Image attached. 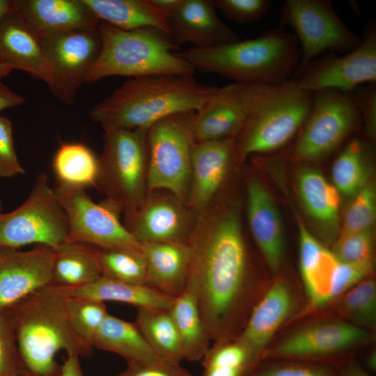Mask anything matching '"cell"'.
Instances as JSON below:
<instances>
[{
	"instance_id": "6da1fadb",
	"label": "cell",
	"mask_w": 376,
	"mask_h": 376,
	"mask_svg": "<svg viewBox=\"0 0 376 376\" xmlns=\"http://www.w3.org/2000/svg\"><path fill=\"white\" fill-rule=\"evenodd\" d=\"M188 244L187 285L196 294L210 338L235 340L267 288L252 273L237 207L211 203L197 214Z\"/></svg>"
},
{
	"instance_id": "7a4b0ae2",
	"label": "cell",
	"mask_w": 376,
	"mask_h": 376,
	"mask_svg": "<svg viewBox=\"0 0 376 376\" xmlns=\"http://www.w3.org/2000/svg\"><path fill=\"white\" fill-rule=\"evenodd\" d=\"M217 88L191 75L130 78L93 106L89 115L103 129H148L169 116L197 111Z\"/></svg>"
},
{
	"instance_id": "3957f363",
	"label": "cell",
	"mask_w": 376,
	"mask_h": 376,
	"mask_svg": "<svg viewBox=\"0 0 376 376\" xmlns=\"http://www.w3.org/2000/svg\"><path fill=\"white\" fill-rule=\"evenodd\" d=\"M70 288L49 284L6 311L12 320L25 370L39 376H60L56 354L87 357L93 346L73 329L66 301Z\"/></svg>"
},
{
	"instance_id": "277c9868",
	"label": "cell",
	"mask_w": 376,
	"mask_h": 376,
	"mask_svg": "<svg viewBox=\"0 0 376 376\" xmlns=\"http://www.w3.org/2000/svg\"><path fill=\"white\" fill-rule=\"evenodd\" d=\"M178 54L194 70L219 75L235 83L271 86L290 81L301 56L295 34L281 28L265 31L256 38L191 47Z\"/></svg>"
},
{
	"instance_id": "5b68a950",
	"label": "cell",
	"mask_w": 376,
	"mask_h": 376,
	"mask_svg": "<svg viewBox=\"0 0 376 376\" xmlns=\"http://www.w3.org/2000/svg\"><path fill=\"white\" fill-rule=\"evenodd\" d=\"M101 49L85 82L120 76L136 78L152 75H191V65L178 53V46L152 28L124 30L99 24Z\"/></svg>"
},
{
	"instance_id": "8992f818",
	"label": "cell",
	"mask_w": 376,
	"mask_h": 376,
	"mask_svg": "<svg viewBox=\"0 0 376 376\" xmlns=\"http://www.w3.org/2000/svg\"><path fill=\"white\" fill-rule=\"evenodd\" d=\"M148 129H104L97 185L129 219L148 193Z\"/></svg>"
},
{
	"instance_id": "52a82bcc",
	"label": "cell",
	"mask_w": 376,
	"mask_h": 376,
	"mask_svg": "<svg viewBox=\"0 0 376 376\" xmlns=\"http://www.w3.org/2000/svg\"><path fill=\"white\" fill-rule=\"evenodd\" d=\"M373 334L335 314L313 317L271 343L261 361L299 360L340 367L353 351L373 340Z\"/></svg>"
},
{
	"instance_id": "ba28073f",
	"label": "cell",
	"mask_w": 376,
	"mask_h": 376,
	"mask_svg": "<svg viewBox=\"0 0 376 376\" xmlns=\"http://www.w3.org/2000/svg\"><path fill=\"white\" fill-rule=\"evenodd\" d=\"M312 93L295 81L276 86L251 114L235 138L236 158L276 151L299 132L308 114Z\"/></svg>"
},
{
	"instance_id": "9c48e42d",
	"label": "cell",
	"mask_w": 376,
	"mask_h": 376,
	"mask_svg": "<svg viewBox=\"0 0 376 376\" xmlns=\"http://www.w3.org/2000/svg\"><path fill=\"white\" fill-rule=\"evenodd\" d=\"M196 111L165 117L148 130V191L171 192L187 204Z\"/></svg>"
},
{
	"instance_id": "30bf717a",
	"label": "cell",
	"mask_w": 376,
	"mask_h": 376,
	"mask_svg": "<svg viewBox=\"0 0 376 376\" xmlns=\"http://www.w3.org/2000/svg\"><path fill=\"white\" fill-rule=\"evenodd\" d=\"M68 233L66 214L43 173L19 207L0 212V248L17 249L36 244L56 251L65 243Z\"/></svg>"
},
{
	"instance_id": "8fae6325",
	"label": "cell",
	"mask_w": 376,
	"mask_h": 376,
	"mask_svg": "<svg viewBox=\"0 0 376 376\" xmlns=\"http://www.w3.org/2000/svg\"><path fill=\"white\" fill-rule=\"evenodd\" d=\"M286 26L293 29L301 45L297 76L322 52L345 54L361 40L343 23L329 0L285 1L280 10L279 28Z\"/></svg>"
},
{
	"instance_id": "7c38bea8",
	"label": "cell",
	"mask_w": 376,
	"mask_h": 376,
	"mask_svg": "<svg viewBox=\"0 0 376 376\" xmlns=\"http://www.w3.org/2000/svg\"><path fill=\"white\" fill-rule=\"evenodd\" d=\"M360 119L352 93L334 90L313 93L292 156L299 161H315L328 155L352 132Z\"/></svg>"
},
{
	"instance_id": "4fadbf2b",
	"label": "cell",
	"mask_w": 376,
	"mask_h": 376,
	"mask_svg": "<svg viewBox=\"0 0 376 376\" xmlns=\"http://www.w3.org/2000/svg\"><path fill=\"white\" fill-rule=\"evenodd\" d=\"M56 196L68 221L65 242H81L99 249H141L134 236L120 221L119 206L106 198L94 202L84 189L57 184Z\"/></svg>"
},
{
	"instance_id": "5bb4252c",
	"label": "cell",
	"mask_w": 376,
	"mask_h": 376,
	"mask_svg": "<svg viewBox=\"0 0 376 376\" xmlns=\"http://www.w3.org/2000/svg\"><path fill=\"white\" fill-rule=\"evenodd\" d=\"M51 72L50 91L65 104L77 92L101 49L99 24L41 38Z\"/></svg>"
},
{
	"instance_id": "9a60e30c",
	"label": "cell",
	"mask_w": 376,
	"mask_h": 376,
	"mask_svg": "<svg viewBox=\"0 0 376 376\" xmlns=\"http://www.w3.org/2000/svg\"><path fill=\"white\" fill-rule=\"evenodd\" d=\"M298 77V86L311 93L323 90L352 93L362 85L376 83L375 24L368 26L357 47L339 56L314 60Z\"/></svg>"
},
{
	"instance_id": "2e32d148",
	"label": "cell",
	"mask_w": 376,
	"mask_h": 376,
	"mask_svg": "<svg viewBox=\"0 0 376 376\" xmlns=\"http://www.w3.org/2000/svg\"><path fill=\"white\" fill-rule=\"evenodd\" d=\"M276 86L234 82L218 87L195 112V142L236 138L251 114Z\"/></svg>"
},
{
	"instance_id": "e0dca14e",
	"label": "cell",
	"mask_w": 376,
	"mask_h": 376,
	"mask_svg": "<svg viewBox=\"0 0 376 376\" xmlns=\"http://www.w3.org/2000/svg\"><path fill=\"white\" fill-rule=\"evenodd\" d=\"M197 215L171 192L148 191L143 201L125 221L139 243L188 242Z\"/></svg>"
},
{
	"instance_id": "ac0fdd59",
	"label": "cell",
	"mask_w": 376,
	"mask_h": 376,
	"mask_svg": "<svg viewBox=\"0 0 376 376\" xmlns=\"http://www.w3.org/2000/svg\"><path fill=\"white\" fill-rule=\"evenodd\" d=\"M296 288L287 279H275L256 303L237 339L258 363L279 329L302 309Z\"/></svg>"
},
{
	"instance_id": "d6986e66",
	"label": "cell",
	"mask_w": 376,
	"mask_h": 376,
	"mask_svg": "<svg viewBox=\"0 0 376 376\" xmlns=\"http://www.w3.org/2000/svg\"><path fill=\"white\" fill-rule=\"evenodd\" d=\"M54 258L55 251L45 245L28 251L0 248V311L52 284Z\"/></svg>"
},
{
	"instance_id": "ffe728a7",
	"label": "cell",
	"mask_w": 376,
	"mask_h": 376,
	"mask_svg": "<svg viewBox=\"0 0 376 376\" xmlns=\"http://www.w3.org/2000/svg\"><path fill=\"white\" fill-rule=\"evenodd\" d=\"M235 158V138L194 142L187 205L196 215L214 201Z\"/></svg>"
},
{
	"instance_id": "44dd1931",
	"label": "cell",
	"mask_w": 376,
	"mask_h": 376,
	"mask_svg": "<svg viewBox=\"0 0 376 376\" xmlns=\"http://www.w3.org/2000/svg\"><path fill=\"white\" fill-rule=\"evenodd\" d=\"M168 22L171 40L177 46L187 43L207 48L238 39L217 16L212 0H181Z\"/></svg>"
},
{
	"instance_id": "7402d4cb",
	"label": "cell",
	"mask_w": 376,
	"mask_h": 376,
	"mask_svg": "<svg viewBox=\"0 0 376 376\" xmlns=\"http://www.w3.org/2000/svg\"><path fill=\"white\" fill-rule=\"evenodd\" d=\"M299 267L307 302L295 319L328 306V299L338 260L306 228L297 217Z\"/></svg>"
},
{
	"instance_id": "603a6c76",
	"label": "cell",
	"mask_w": 376,
	"mask_h": 376,
	"mask_svg": "<svg viewBox=\"0 0 376 376\" xmlns=\"http://www.w3.org/2000/svg\"><path fill=\"white\" fill-rule=\"evenodd\" d=\"M247 218L252 237L273 272L281 267L284 234L276 205L264 184L255 178L247 182Z\"/></svg>"
},
{
	"instance_id": "cb8c5ba5",
	"label": "cell",
	"mask_w": 376,
	"mask_h": 376,
	"mask_svg": "<svg viewBox=\"0 0 376 376\" xmlns=\"http://www.w3.org/2000/svg\"><path fill=\"white\" fill-rule=\"evenodd\" d=\"M0 63L50 83L42 40L15 10L0 20Z\"/></svg>"
},
{
	"instance_id": "d4e9b609",
	"label": "cell",
	"mask_w": 376,
	"mask_h": 376,
	"mask_svg": "<svg viewBox=\"0 0 376 376\" xmlns=\"http://www.w3.org/2000/svg\"><path fill=\"white\" fill-rule=\"evenodd\" d=\"M13 6L40 38L100 22L84 0H13Z\"/></svg>"
},
{
	"instance_id": "484cf974",
	"label": "cell",
	"mask_w": 376,
	"mask_h": 376,
	"mask_svg": "<svg viewBox=\"0 0 376 376\" xmlns=\"http://www.w3.org/2000/svg\"><path fill=\"white\" fill-rule=\"evenodd\" d=\"M146 260V285L176 297L185 289L191 251L188 242L141 243Z\"/></svg>"
},
{
	"instance_id": "4316f807",
	"label": "cell",
	"mask_w": 376,
	"mask_h": 376,
	"mask_svg": "<svg viewBox=\"0 0 376 376\" xmlns=\"http://www.w3.org/2000/svg\"><path fill=\"white\" fill-rule=\"evenodd\" d=\"M302 205L326 243L338 237L340 230V194L317 169L305 167L297 178Z\"/></svg>"
},
{
	"instance_id": "83f0119b",
	"label": "cell",
	"mask_w": 376,
	"mask_h": 376,
	"mask_svg": "<svg viewBox=\"0 0 376 376\" xmlns=\"http://www.w3.org/2000/svg\"><path fill=\"white\" fill-rule=\"evenodd\" d=\"M102 22L124 30L152 28L170 39L168 19L150 0H84Z\"/></svg>"
},
{
	"instance_id": "f1b7e54d",
	"label": "cell",
	"mask_w": 376,
	"mask_h": 376,
	"mask_svg": "<svg viewBox=\"0 0 376 376\" xmlns=\"http://www.w3.org/2000/svg\"><path fill=\"white\" fill-rule=\"evenodd\" d=\"M92 345L120 355L127 364L160 361L134 322L126 321L109 313L95 333Z\"/></svg>"
},
{
	"instance_id": "f546056e",
	"label": "cell",
	"mask_w": 376,
	"mask_h": 376,
	"mask_svg": "<svg viewBox=\"0 0 376 376\" xmlns=\"http://www.w3.org/2000/svg\"><path fill=\"white\" fill-rule=\"evenodd\" d=\"M98 248L81 242H65L55 251L52 283L79 288L102 277Z\"/></svg>"
},
{
	"instance_id": "4dcf8cb0",
	"label": "cell",
	"mask_w": 376,
	"mask_h": 376,
	"mask_svg": "<svg viewBox=\"0 0 376 376\" xmlns=\"http://www.w3.org/2000/svg\"><path fill=\"white\" fill-rule=\"evenodd\" d=\"M72 295L100 301H118L137 308L169 310L175 297L162 293L147 285L124 283L102 276L82 288L72 289Z\"/></svg>"
},
{
	"instance_id": "1f68e13d",
	"label": "cell",
	"mask_w": 376,
	"mask_h": 376,
	"mask_svg": "<svg viewBox=\"0 0 376 376\" xmlns=\"http://www.w3.org/2000/svg\"><path fill=\"white\" fill-rule=\"evenodd\" d=\"M177 328L184 359L201 361L209 347L210 338L206 330L194 290L187 285L169 308Z\"/></svg>"
},
{
	"instance_id": "d6a6232c",
	"label": "cell",
	"mask_w": 376,
	"mask_h": 376,
	"mask_svg": "<svg viewBox=\"0 0 376 376\" xmlns=\"http://www.w3.org/2000/svg\"><path fill=\"white\" fill-rule=\"evenodd\" d=\"M137 310L134 322L156 356L162 361L180 364L183 350L169 309Z\"/></svg>"
},
{
	"instance_id": "836d02e7",
	"label": "cell",
	"mask_w": 376,
	"mask_h": 376,
	"mask_svg": "<svg viewBox=\"0 0 376 376\" xmlns=\"http://www.w3.org/2000/svg\"><path fill=\"white\" fill-rule=\"evenodd\" d=\"M57 184L84 189L97 184L99 158L85 144L62 142L52 160Z\"/></svg>"
},
{
	"instance_id": "e575fe53",
	"label": "cell",
	"mask_w": 376,
	"mask_h": 376,
	"mask_svg": "<svg viewBox=\"0 0 376 376\" xmlns=\"http://www.w3.org/2000/svg\"><path fill=\"white\" fill-rule=\"evenodd\" d=\"M359 138L350 140L336 158L331 168L333 185L341 194L354 196L368 183L369 150Z\"/></svg>"
},
{
	"instance_id": "d590c367",
	"label": "cell",
	"mask_w": 376,
	"mask_h": 376,
	"mask_svg": "<svg viewBox=\"0 0 376 376\" xmlns=\"http://www.w3.org/2000/svg\"><path fill=\"white\" fill-rule=\"evenodd\" d=\"M330 307L335 315L359 328L373 333L376 328V283L368 277L334 300Z\"/></svg>"
},
{
	"instance_id": "8d00e7d4",
	"label": "cell",
	"mask_w": 376,
	"mask_h": 376,
	"mask_svg": "<svg viewBox=\"0 0 376 376\" xmlns=\"http://www.w3.org/2000/svg\"><path fill=\"white\" fill-rule=\"evenodd\" d=\"M98 260L102 276L146 285V260L141 248H98Z\"/></svg>"
},
{
	"instance_id": "74e56055",
	"label": "cell",
	"mask_w": 376,
	"mask_h": 376,
	"mask_svg": "<svg viewBox=\"0 0 376 376\" xmlns=\"http://www.w3.org/2000/svg\"><path fill=\"white\" fill-rule=\"evenodd\" d=\"M66 307L75 331L92 345L95 333L109 314L104 302L71 295L67 299Z\"/></svg>"
},
{
	"instance_id": "f35d334b",
	"label": "cell",
	"mask_w": 376,
	"mask_h": 376,
	"mask_svg": "<svg viewBox=\"0 0 376 376\" xmlns=\"http://www.w3.org/2000/svg\"><path fill=\"white\" fill-rule=\"evenodd\" d=\"M375 219L376 190L375 185L370 183L354 196L340 225L337 238L373 229Z\"/></svg>"
},
{
	"instance_id": "ab89813d",
	"label": "cell",
	"mask_w": 376,
	"mask_h": 376,
	"mask_svg": "<svg viewBox=\"0 0 376 376\" xmlns=\"http://www.w3.org/2000/svg\"><path fill=\"white\" fill-rule=\"evenodd\" d=\"M251 376H338V369L312 361L265 359L257 364Z\"/></svg>"
},
{
	"instance_id": "60d3db41",
	"label": "cell",
	"mask_w": 376,
	"mask_h": 376,
	"mask_svg": "<svg viewBox=\"0 0 376 376\" xmlns=\"http://www.w3.org/2000/svg\"><path fill=\"white\" fill-rule=\"evenodd\" d=\"M332 251L340 262L355 264L374 263L373 230L337 238Z\"/></svg>"
},
{
	"instance_id": "b9f144b4",
	"label": "cell",
	"mask_w": 376,
	"mask_h": 376,
	"mask_svg": "<svg viewBox=\"0 0 376 376\" xmlns=\"http://www.w3.org/2000/svg\"><path fill=\"white\" fill-rule=\"evenodd\" d=\"M24 370L10 317L0 311V376H20Z\"/></svg>"
},
{
	"instance_id": "7bdbcfd3",
	"label": "cell",
	"mask_w": 376,
	"mask_h": 376,
	"mask_svg": "<svg viewBox=\"0 0 376 376\" xmlns=\"http://www.w3.org/2000/svg\"><path fill=\"white\" fill-rule=\"evenodd\" d=\"M228 19L240 24H248L262 19L269 10V0H212Z\"/></svg>"
},
{
	"instance_id": "ee69618b",
	"label": "cell",
	"mask_w": 376,
	"mask_h": 376,
	"mask_svg": "<svg viewBox=\"0 0 376 376\" xmlns=\"http://www.w3.org/2000/svg\"><path fill=\"white\" fill-rule=\"evenodd\" d=\"M374 263H348L338 260L328 299V306L363 279L373 276Z\"/></svg>"
},
{
	"instance_id": "f6af8a7d",
	"label": "cell",
	"mask_w": 376,
	"mask_h": 376,
	"mask_svg": "<svg viewBox=\"0 0 376 376\" xmlns=\"http://www.w3.org/2000/svg\"><path fill=\"white\" fill-rule=\"evenodd\" d=\"M24 173L16 155L12 123L8 118L0 116V177L10 178Z\"/></svg>"
},
{
	"instance_id": "bcb514c9",
	"label": "cell",
	"mask_w": 376,
	"mask_h": 376,
	"mask_svg": "<svg viewBox=\"0 0 376 376\" xmlns=\"http://www.w3.org/2000/svg\"><path fill=\"white\" fill-rule=\"evenodd\" d=\"M363 119L366 134L373 141L376 133V83L362 85L352 93Z\"/></svg>"
},
{
	"instance_id": "7dc6e473",
	"label": "cell",
	"mask_w": 376,
	"mask_h": 376,
	"mask_svg": "<svg viewBox=\"0 0 376 376\" xmlns=\"http://www.w3.org/2000/svg\"><path fill=\"white\" fill-rule=\"evenodd\" d=\"M114 376H194L180 364L164 361L127 364L126 369Z\"/></svg>"
},
{
	"instance_id": "c3c4849f",
	"label": "cell",
	"mask_w": 376,
	"mask_h": 376,
	"mask_svg": "<svg viewBox=\"0 0 376 376\" xmlns=\"http://www.w3.org/2000/svg\"><path fill=\"white\" fill-rule=\"evenodd\" d=\"M24 102L23 96L10 90L0 80V111L6 109L20 106Z\"/></svg>"
},
{
	"instance_id": "681fc988",
	"label": "cell",
	"mask_w": 376,
	"mask_h": 376,
	"mask_svg": "<svg viewBox=\"0 0 376 376\" xmlns=\"http://www.w3.org/2000/svg\"><path fill=\"white\" fill-rule=\"evenodd\" d=\"M78 355H68L61 367L60 376H84Z\"/></svg>"
},
{
	"instance_id": "f907efd6",
	"label": "cell",
	"mask_w": 376,
	"mask_h": 376,
	"mask_svg": "<svg viewBox=\"0 0 376 376\" xmlns=\"http://www.w3.org/2000/svg\"><path fill=\"white\" fill-rule=\"evenodd\" d=\"M338 376H371L354 358L342 364L338 369Z\"/></svg>"
},
{
	"instance_id": "816d5d0a",
	"label": "cell",
	"mask_w": 376,
	"mask_h": 376,
	"mask_svg": "<svg viewBox=\"0 0 376 376\" xmlns=\"http://www.w3.org/2000/svg\"><path fill=\"white\" fill-rule=\"evenodd\" d=\"M154 6L168 19L169 15L177 8L181 0H150Z\"/></svg>"
},
{
	"instance_id": "f5cc1de1",
	"label": "cell",
	"mask_w": 376,
	"mask_h": 376,
	"mask_svg": "<svg viewBox=\"0 0 376 376\" xmlns=\"http://www.w3.org/2000/svg\"><path fill=\"white\" fill-rule=\"evenodd\" d=\"M13 10V0H0V20Z\"/></svg>"
},
{
	"instance_id": "db71d44e",
	"label": "cell",
	"mask_w": 376,
	"mask_h": 376,
	"mask_svg": "<svg viewBox=\"0 0 376 376\" xmlns=\"http://www.w3.org/2000/svg\"><path fill=\"white\" fill-rule=\"evenodd\" d=\"M365 364L366 368L371 370L375 371L376 369V351L372 350L368 354L365 359Z\"/></svg>"
},
{
	"instance_id": "11a10c76",
	"label": "cell",
	"mask_w": 376,
	"mask_h": 376,
	"mask_svg": "<svg viewBox=\"0 0 376 376\" xmlns=\"http://www.w3.org/2000/svg\"><path fill=\"white\" fill-rule=\"evenodd\" d=\"M13 70V68L0 63V80L8 76Z\"/></svg>"
},
{
	"instance_id": "9f6ffc18",
	"label": "cell",
	"mask_w": 376,
	"mask_h": 376,
	"mask_svg": "<svg viewBox=\"0 0 376 376\" xmlns=\"http://www.w3.org/2000/svg\"><path fill=\"white\" fill-rule=\"evenodd\" d=\"M20 376H39V375H37L36 374H33L31 372L27 371L26 370H24Z\"/></svg>"
},
{
	"instance_id": "6f0895ef",
	"label": "cell",
	"mask_w": 376,
	"mask_h": 376,
	"mask_svg": "<svg viewBox=\"0 0 376 376\" xmlns=\"http://www.w3.org/2000/svg\"><path fill=\"white\" fill-rule=\"evenodd\" d=\"M1 207H2V203H1V201L0 200V212H1Z\"/></svg>"
}]
</instances>
